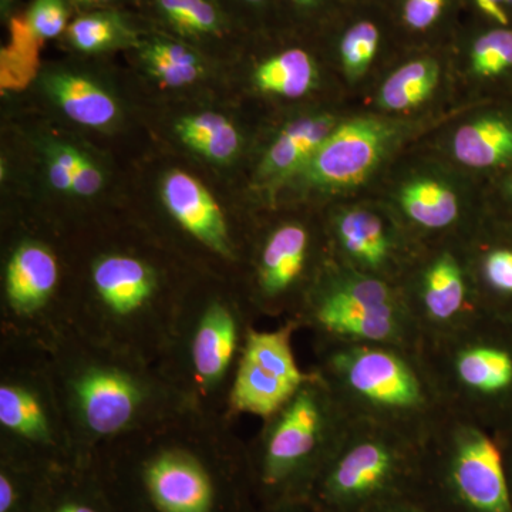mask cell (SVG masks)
Wrapping results in <instances>:
<instances>
[{
  "label": "cell",
  "instance_id": "obj_1",
  "mask_svg": "<svg viewBox=\"0 0 512 512\" xmlns=\"http://www.w3.org/2000/svg\"><path fill=\"white\" fill-rule=\"evenodd\" d=\"M406 447L382 434L350 437L320 477V495L335 512H370L403 498L420 466Z\"/></svg>",
  "mask_w": 512,
  "mask_h": 512
},
{
  "label": "cell",
  "instance_id": "obj_2",
  "mask_svg": "<svg viewBox=\"0 0 512 512\" xmlns=\"http://www.w3.org/2000/svg\"><path fill=\"white\" fill-rule=\"evenodd\" d=\"M436 480L446 512H512L500 450L474 427L464 426L451 437Z\"/></svg>",
  "mask_w": 512,
  "mask_h": 512
},
{
  "label": "cell",
  "instance_id": "obj_3",
  "mask_svg": "<svg viewBox=\"0 0 512 512\" xmlns=\"http://www.w3.org/2000/svg\"><path fill=\"white\" fill-rule=\"evenodd\" d=\"M333 367L350 399L363 409L400 420L429 406V392L416 370L392 350L352 346L335 356Z\"/></svg>",
  "mask_w": 512,
  "mask_h": 512
},
{
  "label": "cell",
  "instance_id": "obj_4",
  "mask_svg": "<svg viewBox=\"0 0 512 512\" xmlns=\"http://www.w3.org/2000/svg\"><path fill=\"white\" fill-rule=\"evenodd\" d=\"M399 128L392 121L362 117L336 126L301 174L313 187L339 191L372 174L392 147Z\"/></svg>",
  "mask_w": 512,
  "mask_h": 512
},
{
  "label": "cell",
  "instance_id": "obj_5",
  "mask_svg": "<svg viewBox=\"0 0 512 512\" xmlns=\"http://www.w3.org/2000/svg\"><path fill=\"white\" fill-rule=\"evenodd\" d=\"M325 413L318 394L299 389L266 443L262 480L272 488L295 483L315 460Z\"/></svg>",
  "mask_w": 512,
  "mask_h": 512
},
{
  "label": "cell",
  "instance_id": "obj_6",
  "mask_svg": "<svg viewBox=\"0 0 512 512\" xmlns=\"http://www.w3.org/2000/svg\"><path fill=\"white\" fill-rule=\"evenodd\" d=\"M161 198L175 221L218 254L231 255L227 222L214 195L185 171L174 170L161 183Z\"/></svg>",
  "mask_w": 512,
  "mask_h": 512
},
{
  "label": "cell",
  "instance_id": "obj_7",
  "mask_svg": "<svg viewBox=\"0 0 512 512\" xmlns=\"http://www.w3.org/2000/svg\"><path fill=\"white\" fill-rule=\"evenodd\" d=\"M148 494L158 512H211L214 487L210 474L194 458L165 453L144 473Z\"/></svg>",
  "mask_w": 512,
  "mask_h": 512
},
{
  "label": "cell",
  "instance_id": "obj_8",
  "mask_svg": "<svg viewBox=\"0 0 512 512\" xmlns=\"http://www.w3.org/2000/svg\"><path fill=\"white\" fill-rule=\"evenodd\" d=\"M77 402L87 426L99 434L123 429L140 402L136 384L113 370L87 372L76 384Z\"/></svg>",
  "mask_w": 512,
  "mask_h": 512
},
{
  "label": "cell",
  "instance_id": "obj_9",
  "mask_svg": "<svg viewBox=\"0 0 512 512\" xmlns=\"http://www.w3.org/2000/svg\"><path fill=\"white\" fill-rule=\"evenodd\" d=\"M151 18L160 32L177 37L200 50L201 45L224 43L234 35L237 23L218 0H147Z\"/></svg>",
  "mask_w": 512,
  "mask_h": 512
},
{
  "label": "cell",
  "instance_id": "obj_10",
  "mask_svg": "<svg viewBox=\"0 0 512 512\" xmlns=\"http://www.w3.org/2000/svg\"><path fill=\"white\" fill-rule=\"evenodd\" d=\"M336 126V119L330 114L306 116L292 121L282 128L266 151L259 174L269 181L285 180L293 174H301Z\"/></svg>",
  "mask_w": 512,
  "mask_h": 512
},
{
  "label": "cell",
  "instance_id": "obj_11",
  "mask_svg": "<svg viewBox=\"0 0 512 512\" xmlns=\"http://www.w3.org/2000/svg\"><path fill=\"white\" fill-rule=\"evenodd\" d=\"M45 89L57 107L80 126L109 128L119 119L116 99L84 74L70 70L47 73Z\"/></svg>",
  "mask_w": 512,
  "mask_h": 512
},
{
  "label": "cell",
  "instance_id": "obj_12",
  "mask_svg": "<svg viewBox=\"0 0 512 512\" xmlns=\"http://www.w3.org/2000/svg\"><path fill=\"white\" fill-rule=\"evenodd\" d=\"M59 266L55 255L39 244L20 245L6 269V293L12 308L30 313L42 308L55 291Z\"/></svg>",
  "mask_w": 512,
  "mask_h": 512
},
{
  "label": "cell",
  "instance_id": "obj_13",
  "mask_svg": "<svg viewBox=\"0 0 512 512\" xmlns=\"http://www.w3.org/2000/svg\"><path fill=\"white\" fill-rule=\"evenodd\" d=\"M134 50L144 70L165 87L191 86L207 72L201 50L160 30L144 32Z\"/></svg>",
  "mask_w": 512,
  "mask_h": 512
},
{
  "label": "cell",
  "instance_id": "obj_14",
  "mask_svg": "<svg viewBox=\"0 0 512 512\" xmlns=\"http://www.w3.org/2000/svg\"><path fill=\"white\" fill-rule=\"evenodd\" d=\"M93 282L100 298L117 315H130L143 308L156 288L153 271L131 256L110 255L93 269Z\"/></svg>",
  "mask_w": 512,
  "mask_h": 512
},
{
  "label": "cell",
  "instance_id": "obj_15",
  "mask_svg": "<svg viewBox=\"0 0 512 512\" xmlns=\"http://www.w3.org/2000/svg\"><path fill=\"white\" fill-rule=\"evenodd\" d=\"M451 384L463 396H494L512 386V356L507 350L463 343L451 357Z\"/></svg>",
  "mask_w": 512,
  "mask_h": 512
},
{
  "label": "cell",
  "instance_id": "obj_16",
  "mask_svg": "<svg viewBox=\"0 0 512 512\" xmlns=\"http://www.w3.org/2000/svg\"><path fill=\"white\" fill-rule=\"evenodd\" d=\"M144 32L121 9L77 12L64 33L67 45L83 55H101L116 49H134Z\"/></svg>",
  "mask_w": 512,
  "mask_h": 512
},
{
  "label": "cell",
  "instance_id": "obj_17",
  "mask_svg": "<svg viewBox=\"0 0 512 512\" xmlns=\"http://www.w3.org/2000/svg\"><path fill=\"white\" fill-rule=\"evenodd\" d=\"M252 76L261 92L298 99L316 86L318 64L311 50L293 45L266 56Z\"/></svg>",
  "mask_w": 512,
  "mask_h": 512
},
{
  "label": "cell",
  "instance_id": "obj_18",
  "mask_svg": "<svg viewBox=\"0 0 512 512\" xmlns=\"http://www.w3.org/2000/svg\"><path fill=\"white\" fill-rule=\"evenodd\" d=\"M237 346V326L224 306L214 305L202 318L192 345L195 372L204 383H214L227 372Z\"/></svg>",
  "mask_w": 512,
  "mask_h": 512
},
{
  "label": "cell",
  "instance_id": "obj_19",
  "mask_svg": "<svg viewBox=\"0 0 512 512\" xmlns=\"http://www.w3.org/2000/svg\"><path fill=\"white\" fill-rule=\"evenodd\" d=\"M308 252V234L301 225L276 229L262 254L261 285L266 295L285 292L302 274Z\"/></svg>",
  "mask_w": 512,
  "mask_h": 512
},
{
  "label": "cell",
  "instance_id": "obj_20",
  "mask_svg": "<svg viewBox=\"0 0 512 512\" xmlns=\"http://www.w3.org/2000/svg\"><path fill=\"white\" fill-rule=\"evenodd\" d=\"M454 156L474 168L512 163V124L500 117H484L458 128Z\"/></svg>",
  "mask_w": 512,
  "mask_h": 512
},
{
  "label": "cell",
  "instance_id": "obj_21",
  "mask_svg": "<svg viewBox=\"0 0 512 512\" xmlns=\"http://www.w3.org/2000/svg\"><path fill=\"white\" fill-rule=\"evenodd\" d=\"M301 387L272 375L244 357L232 390V404L239 412L268 417L291 402Z\"/></svg>",
  "mask_w": 512,
  "mask_h": 512
},
{
  "label": "cell",
  "instance_id": "obj_22",
  "mask_svg": "<svg viewBox=\"0 0 512 512\" xmlns=\"http://www.w3.org/2000/svg\"><path fill=\"white\" fill-rule=\"evenodd\" d=\"M175 133L185 146L218 164L234 160L241 148L237 127L214 111L183 117L175 124Z\"/></svg>",
  "mask_w": 512,
  "mask_h": 512
},
{
  "label": "cell",
  "instance_id": "obj_23",
  "mask_svg": "<svg viewBox=\"0 0 512 512\" xmlns=\"http://www.w3.org/2000/svg\"><path fill=\"white\" fill-rule=\"evenodd\" d=\"M463 271L451 255H441L424 275L421 302L431 322L446 325L460 319L466 305Z\"/></svg>",
  "mask_w": 512,
  "mask_h": 512
},
{
  "label": "cell",
  "instance_id": "obj_24",
  "mask_svg": "<svg viewBox=\"0 0 512 512\" xmlns=\"http://www.w3.org/2000/svg\"><path fill=\"white\" fill-rule=\"evenodd\" d=\"M338 237L343 249L366 268L379 269L390 254V241L382 220L373 212L349 210L338 220Z\"/></svg>",
  "mask_w": 512,
  "mask_h": 512
},
{
  "label": "cell",
  "instance_id": "obj_25",
  "mask_svg": "<svg viewBox=\"0 0 512 512\" xmlns=\"http://www.w3.org/2000/svg\"><path fill=\"white\" fill-rule=\"evenodd\" d=\"M440 64L434 57H419L390 74L379 93L384 110L404 111L424 103L436 90Z\"/></svg>",
  "mask_w": 512,
  "mask_h": 512
},
{
  "label": "cell",
  "instance_id": "obj_26",
  "mask_svg": "<svg viewBox=\"0 0 512 512\" xmlns=\"http://www.w3.org/2000/svg\"><path fill=\"white\" fill-rule=\"evenodd\" d=\"M318 320L330 332L355 342H399L406 330L403 313L318 311Z\"/></svg>",
  "mask_w": 512,
  "mask_h": 512
},
{
  "label": "cell",
  "instance_id": "obj_27",
  "mask_svg": "<svg viewBox=\"0 0 512 512\" xmlns=\"http://www.w3.org/2000/svg\"><path fill=\"white\" fill-rule=\"evenodd\" d=\"M318 311L403 313L389 286L362 275L348 276L333 285Z\"/></svg>",
  "mask_w": 512,
  "mask_h": 512
},
{
  "label": "cell",
  "instance_id": "obj_28",
  "mask_svg": "<svg viewBox=\"0 0 512 512\" xmlns=\"http://www.w3.org/2000/svg\"><path fill=\"white\" fill-rule=\"evenodd\" d=\"M400 204L407 217L424 228H446L458 217L456 194L439 181L416 180L404 185Z\"/></svg>",
  "mask_w": 512,
  "mask_h": 512
},
{
  "label": "cell",
  "instance_id": "obj_29",
  "mask_svg": "<svg viewBox=\"0 0 512 512\" xmlns=\"http://www.w3.org/2000/svg\"><path fill=\"white\" fill-rule=\"evenodd\" d=\"M384 26L372 16H356L340 30L338 55L349 80L365 76L383 45Z\"/></svg>",
  "mask_w": 512,
  "mask_h": 512
},
{
  "label": "cell",
  "instance_id": "obj_30",
  "mask_svg": "<svg viewBox=\"0 0 512 512\" xmlns=\"http://www.w3.org/2000/svg\"><path fill=\"white\" fill-rule=\"evenodd\" d=\"M245 359L272 375L302 386L306 377L296 365L291 348V329L278 332H251L248 336Z\"/></svg>",
  "mask_w": 512,
  "mask_h": 512
},
{
  "label": "cell",
  "instance_id": "obj_31",
  "mask_svg": "<svg viewBox=\"0 0 512 512\" xmlns=\"http://www.w3.org/2000/svg\"><path fill=\"white\" fill-rule=\"evenodd\" d=\"M0 421L6 429L32 440H46L49 427L33 394L15 386L0 387Z\"/></svg>",
  "mask_w": 512,
  "mask_h": 512
},
{
  "label": "cell",
  "instance_id": "obj_32",
  "mask_svg": "<svg viewBox=\"0 0 512 512\" xmlns=\"http://www.w3.org/2000/svg\"><path fill=\"white\" fill-rule=\"evenodd\" d=\"M471 70L480 77L501 76L512 69V29L495 26L471 40Z\"/></svg>",
  "mask_w": 512,
  "mask_h": 512
},
{
  "label": "cell",
  "instance_id": "obj_33",
  "mask_svg": "<svg viewBox=\"0 0 512 512\" xmlns=\"http://www.w3.org/2000/svg\"><path fill=\"white\" fill-rule=\"evenodd\" d=\"M76 13L67 0H32L22 20L30 35L43 42L64 36Z\"/></svg>",
  "mask_w": 512,
  "mask_h": 512
},
{
  "label": "cell",
  "instance_id": "obj_34",
  "mask_svg": "<svg viewBox=\"0 0 512 512\" xmlns=\"http://www.w3.org/2000/svg\"><path fill=\"white\" fill-rule=\"evenodd\" d=\"M450 0H400L399 23L407 32L423 35L443 20Z\"/></svg>",
  "mask_w": 512,
  "mask_h": 512
},
{
  "label": "cell",
  "instance_id": "obj_35",
  "mask_svg": "<svg viewBox=\"0 0 512 512\" xmlns=\"http://www.w3.org/2000/svg\"><path fill=\"white\" fill-rule=\"evenodd\" d=\"M484 275L498 292L512 293V251L495 249L490 252L484 261Z\"/></svg>",
  "mask_w": 512,
  "mask_h": 512
},
{
  "label": "cell",
  "instance_id": "obj_36",
  "mask_svg": "<svg viewBox=\"0 0 512 512\" xmlns=\"http://www.w3.org/2000/svg\"><path fill=\"white\" fill-rule=\"evenodd\" d=\"M104 185V175L99 167L83 154L77 173L74 175L73 194L76 197L90 198L99 194Z\"/></svg>",
  "mask_w": 512,
  "mask_h": 512
},
{
  "label": "cell",
  "instance_id": "obj_37",
  "mask_svg": "<svg viewBox=\"0 0 512 512\" xmlns=\"http://www.w3.org/2000/svg\"><path fill=\"white\" fill-rule=\"evenodd\" d=\"M218 3L238 25L245 18L259 20L278 5V0H218Z\"/></svg>",
  "mask_w": 512,
  "mask_h": 512
},
{
  "label": "cell",
  "instance_id": "obj_38",
  "mask_svg": "<svg viewBox=\"0 0 512 512\" xmlns=\"http://www.w3.org/2000/svg\"><path fill=\"white\" fill-rule=\"evenodd\" d=\"M345 0H278V5H284L286 12L298 20H316L320 16H328L335 6Z\"/></svg>",
  "mask_w": 512,
  "mask_h": 512
},
{
  "label": "cell",
  "instance_id": "obj_39",
  "mask_svg": "<svg viewBox=\"0 0 512 512\" xmlns=\"http://www.w3.org/2000/svg\"><path fill=\"white\" fill-rule=\"evenodd\" d=\"M46 170L49 183L56 191L63 192V194H73V175L56 158L47 156Z\"/></svg>",
  "mask_w": 512,
  "mask_h": 512
},
{
  "label": "cell",
  "instance_id": "obj_40",
  "mask_svg": "<svg viewBox=\"0 0 512 512\" xmlns=\"http://www.w3.org/2000/svg\"><path fill=\"white\" fill-rule=\"evenodd\" d=\"M471 3L481 15L493 20L498 26H510V15H508L507 8L497 0H471Z\"/></svg>",
  "mask_w": 512,
  "mask_h": 512
},
{
  "label": "cell",
  "instance_id": "obj_41",
  "mask_svg": "<svg viewBox=\"0 0 512 512\" xmlns=\"http://www.w3.org/2000/svg\"><path fill=\"white\" fill-rule=\"evenodd\" d=\"M18 504V491L16 485L10 480L8 474L0 476V512H12Z\"/></svg>",
  "mask_w": 512,
  "mask_h": 512
},
{
  "label": "cell",
  "instance_id": "obj_42",
  "mask_svg": "<svg viewBox=\"0 0 512 512\" xmlns=\"http://www.w3.org/2000/svg\"><path fill=\"white\" fill-rule=\"evenodd\" d=\"M67 2L76 9V12H87V10L121 9L124 3H134L137 0H67Z\"/></svg>",
  "mask_w": 512,
  "mask_h": 512
},
{
  "label": "cell",
  "instance_id": "obj_43",
  "mask_svg": "<svg viewBox=\"0 0 512 512\" xmlns=\"http://www.w3.org/2000/svg\"><path fill=\"white\" fill-rule=\"evenodd\" d=\"M370 512H430L426 508L419 507L417 504L410 503V501L400 498V500L392 501L377 507L376 510Z\"/></svg>",
  "mask_w": 512,
  "mask_h": 512
},
{
  "label": "cell",
  "instance_id": "obj_44",
  "mask_svg": "<svg viewBox=\"0 0 512 512\" xmlns=\"http://www.w3.org/2000/svg\"><path fill=\"white\" fill-rule=\"evenodd\" d=\"M52 512H99L94 510V508L89 507L86 504L80 503H66L59 505V507L55 508Z\"/></svg>",
  "mask_w": 512,
  "mask_h": 512
},
{
  "label": "cell",
  "instance_id": "obj_45",
  "mask_svg": "<svg viewBox=\"0 0 512 512\" xmlns=\"http://www.w3.org/2000/svg\"><path fill=\"white\" fill-rule=\"evenodd\" d=\"M3 18L12 20L13 18V0H2Z\"/></svg>",
  "mask_w": 512,
  "mask_h": 512
},
{
  "label": "cell",
  "instance_id": "obj_46",
  "mask_svg": "<svg viewBox=\"0 0 512 512\" xmlns=\"http://www.w3.org/2000/svg\"><path fill=\"white\" fill-rule=\"evenodd\" d=\"M510 191H511V194H512V180L510 181Z\"/></svg>",
  "mask_w": 512,
  "mask_h": 512
}]
</instances>
